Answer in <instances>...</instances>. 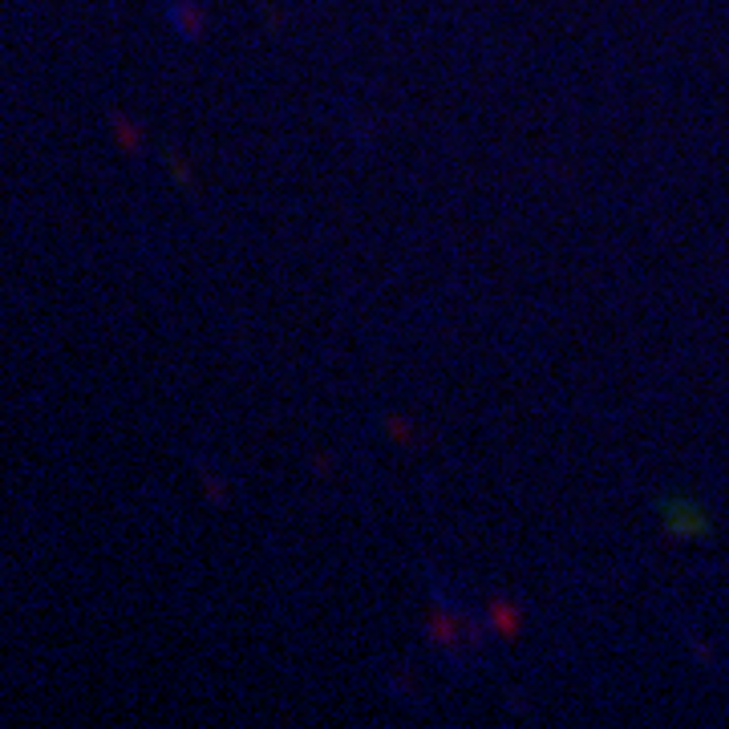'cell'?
<instances>
[{
    "mask_svg": "<svg viewBox=\"0 0 729 729\" xmlns=\"http://www.w3.org/2000/svg\"><path fill=\"white\" fill-rule=\"evenodd\" d=\"M430 596H434V616L425 624V640L442 652V661L446 669L458 676H466V652H482L487 649V624H478L475 616H466L451 596H446V588L430 576Z\"/></svg>",
    "mask_w": 729,
    "mask_h": 729,
    "instance_id": "obj_1",
    "label": "cell"
},
{
    "mask_svg": "<svg viewBox=\"0 0 729 729\" xmlns=\"http://www.w3.org/2000/svg\"><path fill=\"white\" fill-rule=\"evenodd\" d=\"M657 511L664 515V527L673 539H709V515L705 506L690 494H673V499H661Z\"/></svg>",
    "mask_w": 729,
    "mask_h": 729,
    "instance_id": "obj_2",
    "label": "cell"
},
{
    "mask_svg": "<svg viewBox=\"0 0 729 729\" xmlns=\"http://www.w3.org/2000/svg\"><path fill=\"white\" fill-rule=\"evenodd\" d=\"M523 620H527V612H523L519 600L503 596V592H494V596L487 600V624H491L494 637L515 640L519 633H523Z\"/></svg>",
    "mask_w": 729,
    "mask_h": 729,
    "instance_id": "obj_3",
    "label": "cell"
},
{
    "mask_svg": "<svg viewBox=\"0 0 729 729\" xmlns=\"http://www.w3.org/2000/svg\"><path fill=\"white\" fill-rule=\"evenodd\" d=\"M162 13H167L171 29L183 41L203 37V4H195V0H162Z\"/></svg>",
    "mask_w": 729,
    "mask_h": 729,
    "instance_id": "obj_4",
    "label": "cell"
},
{
    "mask_svg": "<svg viewBox=\"0 0 729 729\" xmlns=\"http://www.w3.org/2000/svg\"><path fill=\"white\" fill-rule=\"evenodd\" d=\"M110 130L118 134L122 150H130V155H143V146H146L143 126H138V122H134L130 114H122V110H110Z\"/></svg>",
    "mask_w": 729,
    "mask_h": 729,
    "instance_id": "obj_5",
    "label": "cell"
},
{
    "mask_svg": "<svg viewBox=\"0 0 729 729\" xmlns=\"http://www.w3.org/2000/svg\"><path fill=\"white\" fill-rule=\"evenodd\" d=\"M195 470H200L203 478V491H207V499H212L215 506H227L231 503V487H227L224 478H219V470H215L207 458H195Z\"/></svg>",
    "mask_w": 729,
    "mask_h": 729,
    "instance_id": "obj_6",
    "label": "cell"
},
{
    "mask_svg": "<svg viewBox=\"0 0 729 729\" xmlns=\"http://www.w3.org/2000/svg\"><path fill=\"white\" fill-rule=\"evenodd\" d=\"M167 162H171V171H174V179L186 186V191H195V174H191V167L183 162V155L179 150H167Z\"/></svg>",
    "mask_w": 729,
    "mask_h": 729,
    "instance_id": "obj_7",
    "label": "cell"
},
{
    "mask_svg": "<svg viewBox=\"0 0 729 729\" xmlns=\"http://www.w3.org/2000/svg\"><path fill=\"white\" fill-rule=\"evenodd\" d=\"M685 645H690L693 657L702 661V669H717V657H714V652H709V649H705L702 640H697V633H693V628H685Z\"/></svg>",
    "mask_w": 729,
    "mask_h": 729,
    "instance_id": "obj_8",
    "label": "cell"
},
{
    "mask_svg": "<svg viewBox=\"0 0 729 729\" xmlns=\"http://www.w3.org/2000/svg\"><path fill=\"white\" fill-rule=\"evenodd\" d=\"M381 425H385V430H389V434H394V437H398V442H413V430H410V425H406V422H401L398 413H385Z\"/></svg>",
    "mask_w": 729,
    "mask_h": 729,
    "instance_id": "obj_9",
    "label": "cell"
},
{
    "mask_svg": "<svg viewBox=\"0 0 729 729\" xmlns=\"http://www.w3.org/2000/svg\"><path fill=\"white\" fill-rule=\"evenodd\" d=\"M385 690L389 693H398V702L406 705H418V697H413V690L406 685V681H398V676H385Z\"/></svg>",
    "mask_w": 729,
    "mask_h": 729,
    "instance_id": "obj_10",
    "label": "cell"
}]
</instances>
